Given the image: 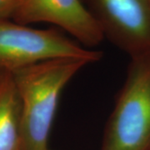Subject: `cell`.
<instances>
[{"mask_svg":"<svg viewBox=\"0 0 150 150\" xmlns=\"http://www.w3.org/2000/svg\"><path fill=\"white\" fill-rule=\"evenodd\" d=\"M87 60L55 59L12 73L21 103L22 150H48V139L66 85Z\"/></svg>","mask_w":150,"mask_h":150,"instance_id":"1","label":"cell"},{"mask_svg":"<svg viewBox=\"0 0 150 150\" xmlns=\"http://www.w3.org/2000/svg\"><path fill=\"white\" fill-rule=\"evenodd\" d=\"M18 0H0V19H13Z\"/></svg>","mask_w":150,"mask_h":150,"instance_id":"7","label":"cell"},{"mask_svg":"<svg viewBox=\"0 0 150 150\" xmlns=\"http://www.w3.org/2000/svg\"><path fill=\"white\" fill-rule=\"evenodd\" d=\"M104 38L132 57L150 53V0H82Z\"/></svg>","mask_w":150,"mask_h":150,"instance_id":"4","label":"cell"},{"mask_svg":"<svg viewBox=\"0 0 150 150\" xmlns=\"http://www.w3.org/2000/svg\"><path fill=\"white\" fill-rule=\"evenodd\" d=\"M48 150H52V149H48Z\"/></svg>","mask_w":150,"mask_h":150,"instance_id":"8","label":"cell"},{"mask_svg":"<svg viewBox=\"0 0 150 150\" xmlns=\"http://www.w3.org/2000/svg\"><path fill=\"white\" fill-rule=\"evenodd\" d=\"M13 20L24 25L51 23L91 49L104 39L98 24L82 0H18Z\"/></svg>","mask_w":150,"mask_h":150,"instance_id":"5","label":"cell"},{"mask_svg":"<svg viewBox=\"0 0 150 150\" xmlns=\"http://www.w3.org/2000/svg\"><path fill=\"white\" fill-rule=\"evenodd\" d=\"M0 150H22L21 103L12 73L1 69Z\"/></svg>","mask_w":150,"mask_h":150,"instance_id":"6","label":"cell"},{"mask_svg":"<svg viewBox=\"0 0 150 150\" xmlns=\"http://www.w3.org/2000/svg\"><path fill=\"white\" fill-rule=\"evenodd\" d=\"M101 150H150V53L132 57Z\"/></svg>","mask_w":150,"mask_h":150,"instance_id":"2","label":"cell"},{"mask_svg":"<svg viewBox=\"0 0 150 150\" xmlns=\"http://www.w3.org/2000/svg\"><path fill=\"white\" fill-rule=\"evenodd\" d=\"M103 52L85 48L59 28L38 29L0 19V69L13 73L30 65L55 59H79L90 64Z\"/></svg>","mask_w":150,"mask_h":150,"instance_id":"3","label":"cell"}]
</instances>
